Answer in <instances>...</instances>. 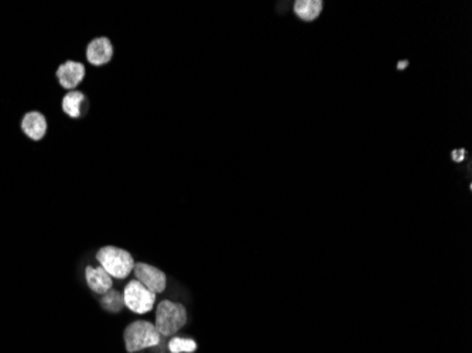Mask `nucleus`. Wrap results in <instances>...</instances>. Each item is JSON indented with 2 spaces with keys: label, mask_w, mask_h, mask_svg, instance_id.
Masks as SVG:
<instances>
[{
  "label": "nucleus",
  "mask_w": 472,
  "mask_h": 353,
  "mask_svg": "<svg viewBox=\"0 0 472 353\" xmlns=\"http://www.w3.org/2000/svg\"><path fill=\"white\" fill-rule=\"evenodd\" d=\"M87 58L92 65L101 67L113 58V46L108 37L94 39L87 48Z\"/></svg>",
  "instance_id": "0eeeda50"
},
{
  "label": "nucleus",
  "mask_w": 472,
  "mask_h": 353,
  "mask_svg": "<svg viewBox=\"0 0 472 353\" xmlns=\"http://www.w3.org/2000/svg\"><path fill=\"white\" fill-rule=\"evenodd\" d=\"M123 338L126 349L130 353L154 347L162 342V335L157 331L155 325L143 319L132 322L125 329Z\"/></svg>",
  "instance_id": "f03ea898"
},
{
  "label": "nucleus",
  "mask_w": 472,
  "mask_h": 353,
  "mask_svg": "<svg viewBox=\"0 0 472 353\" xmlns=\"http://www.w3.org/2000/svg\"><path fill=\"white\" fill-rule=\"evenodd\" d=\"M323 12L321 0H297L294 4V13L303 22H314Z\"/></svg>",
  "instance_id": "9d476101"
},
{
  "label": "nucleus",
  "mask_w": 472,
  "mask_h": 353,
  "mask_svg": "<svg viewBox=\"0 0 472 353\" xmlns=\"http://www.w3.org/2000/svg\"><path fill=\"white\" fill-rule=\"evenodd\" d=\"M451 158L455 161V162H461L464 158H465V150L461 148V150H455L451 153Z\"/></svg>",
  "instance_id": "4468645a"
},
{
  "label": "nucleus",
  "mask_w": 472,
  "mask_h": 353,
  "mask_svg": "<svg viewBox=\"0 0 472 353\" xmlns=\"http://www.w3.org/2000/svg\"><path fill=\"white\" fill-rule=\"evenodd\" d=\"M123 303L132 312L146 314L153 310L155 304V294L134 279L125 287Z\"/></svg>",
  "instance_id": "20e7f679"
},
{
  "label": "nucleus",
  "mask_w": 472,
  "mask_h": 353,
  "mask_svg": "<svg viewBox=\"0 0 472 353\" xmlns=\"http://www.w3.org/2000/svg\"><path fill=\"white\" fill-rule=\"evenodd\" d=\"M22 129L32 140H41L47 133V120L40 112H29L22 120Z\"/></svg>",
  "instance_id": "1a4fd4ad"
},
{
  "label": "nucleus",
  "mask_w": 472,
  "mask_h": 353,
  "mask_svg": "<svg viewBox=\"0 0 472 353\" xmlns=\"http://www.w3.org/2000/svg\"><path fill=\"white\" fill-rule=\"evenodd\" d=\"M133 273L136 276V280L140 282L150 291H153L155 296L166 290L167 277L162 270H159L157 268L150 266V264H146V263H136Z\"/></svg>",
  "instance_id": "39448f33"
},
{
  "label": "nucleus",
  "mask_w": 472,
  "mask_h": 353,
  "mask_svg": "<svg viewBox=\"0 0 472 353\" xmlns=\"http://www.w3.org/2000/svg\"><path fill=\"white\" fill-rule=\"evenodd\" d=\"M101 304L109 312H119L123 308V305H125L123 296L118 290H112L111 289L108 293H105L102 296Z\"/></svg>",
  "instance_id": "f8f14e48"
},
{
  "label": "nucleus",
  "mask_w": 472,
  "mask_h": 353,
  "mask_svg": "<svg viewBox=\"0 0 472 353\" xmlns=\"http://www.w3.org/2000/svg\"><path fill=\"white\" fill-rule=\"evenodd\" d=\"M169 349L172 353H193L197 349V343L188 338H173L169 342Z\"/></svg>",
  "instance_id": "ddd939ff"
},
{
  "label": "nucleus",
  "mask_w": 472,
  "mask_h": 353,
  "mask_svg": "<svg viewBox=\"0 0 472 353\" xmlns=\"http://www.w3.org/2000/svg\"><path fill=\"white\" fill-rule=\"evenodd\" d=\"M85 277H87L88 287L94 293L101 294V296H104L105 293H108L112 289V286H113L112 277L101 266H98V268L88 266L85 269Z\"/></svg>",
  "instance_id": "6e6552de"
},
{
  "label": "nucleus",
  "mask_w": 472,
  "mask_h": 353,
  "mask_svg": "<svg viewBox=\"0 0 472 353\" xmlns=\"http://www.w3.org/2000/svg\"><path fill=\"white\" fill-rule=\"evenodd\" d=\"M85 104V95L80 91H71L62 99V111L72 119H78L83 115Z\"/></svg>",
  "instance_id": "9b49d317"
},
{
  "label": "nucleus",
  "mask_w": 472,
  "mask_h": 353,
  "mask_svg": "<svg viewBox=\"0 0 472 353\" xmlns=\"http://www.w3.org/2000/svg\"><path fill=\"white\" fill-rule=\"evenodd\" d=\"M97 260L99 266L115 279H126L134 269V260L132 254L116 246H105L98 250Z\"/></svg>",
  "instance_id": "f257e3e1"
},
{
  "label": "nucleus",
  "mask_w": 472,
  "mask_h": 353,
  "mask_svg": "<svg viewBox=\"0 0 472 353\" xmlns=\"http://www.w3.org/2000/svg\"><path fill=\"white\" fill-rule=\"evenodd\" d=\"M187 322V311L184 305L165 300L155 308V328L162 336H170L179 332Z\"/></svg>",
  "instance_id": "7ed1b4c3"
},
{
  "label": "nucleus",
  "mask_w": 472,
  "mask_h": 353,
  "mask_svg": "<svg viewBox=\"0 0 472 353\" xmlns=\"http://www.w3.org/2000/svg\"><path fill=\"white\" fill-rule=\"evenodd\" d=\"M85 76V67L81 62L67 61L61 64L57 69L58 82L65 90H74L83 82Z\"/></svg>",
  "instance_id": "423d86ee"
},
{
  "label": "nucleus",
  "mask_w": 472,
  "mask_h": 353,
  "mask_svg": "<svg viewBox=\"0 0 472 353\" xmlns=\"http://www.w3.org/2000/svg\"><path fill=\"white\" fill-rule=\"evenodd\" d=\"M408 65H409V62H408V61H402V62L398 65V68H399V69H402V68H405V67H408Z\"/></svg>",
  "instance_id": "2eb2a0df"
}]
</instances>
